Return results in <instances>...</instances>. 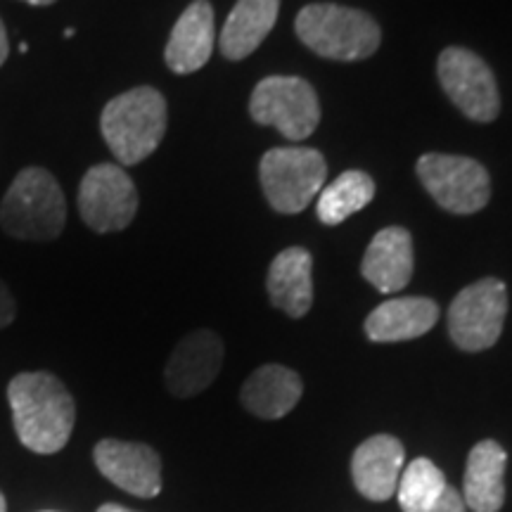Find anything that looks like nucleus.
<instances>
[{"instance_id": "obj_16", "label": "nucleus", "mask_w": 512, "mask_h": 512, "mask_svg": "<svg viewBox=\"0 0 512 512\" xmlns=\"http://www.w3.org/2000/svg\"><path fill=\"white\" fill-rule=\"evenodd\" d=\"M439 320L437 302L427 297L389 299L377 306L366 318V335L370 342H408L430 332Z\"/></svg>"}, {"instance_id": "obj_7", "label": "nucleus", "mask_w": 512, "mask_h": 512, "mask_svg": "<svg viewBox=\"0 0 512 512\" xmlns=\"http://www.w3.org/2000/svg\"><path fill=\"white\" fill-rule=\"evenodd\" d=\"M415 169L432 200L451 214H477L489 204V171L475 159L430 152L418 159Z\"/></svg>"}, {"instance_id": "obj_21", "label": "nucleus", "mask_w": 512, "mask_h": 512, "mask_svg": "<svg viewBox=\"0 0 512 512\" xmlns=\"http://www.w3.org/2000/svg\"><path fill=\"white\" fill-rule=\"evenodd\" d=\"M375 197V181L366 171H344L330 185L320 190L316 202V214L325 226H339L349 216L366 209Z\"/></svg>"}, {"instance_id": "obj_30", "label": "nucleus", "mask_w": 512, "mask_h": 512, "mask_svg": "<svg viewBox=\"0 0 512 512\" xmlns=\"http://www.w3.org/2000/svg\"><path fill=\"white\" fill-rule=\"evenodd\" d=\"M74 36V29L69 27V29H64V38H72Z\"/></svg>"}, {"instance_id": "obj_27", "label": "nucleus", "mask_w": 512, "mask_h": 512, "mask_svg": "<svg viewBox=\"0 0 512 512\" xmlns=\"http://www.w3.org/2000/svg\"><path fill=\"white\" fill-rule=\"evenodd\" d=\"M24 3L36 5V8H43V5H53V3H57V0H24Z\"/></svg>"}, {"instance_id": "obj_17", "label": "nucleus", "mask_w": 512, "mask_h": 512, "mask_svg": "<svg viewBox=\"0 0 512 512\" xmlns=\"http://www.w3.org/2000/svg\"><path fill=\"white\" fill-rule=\"evenodd\" d=\"M508 453L498 441H479L467 456L463 501L472 512H498L505 503Z\"/></svg>"}, {"instance_id": "obj_14", "label": "nucleus", "mask_w": 512, "mask_h": 512, "mask_svg": "<svg viewBox=\"0 0 512 512\" xmlns=\"http://www.w3.org/2000/svg\"><path fill=\"white\" fill-rule=\"evenodd\" d=\"M415 266L413 238L406 228L389 226L380 230L366 249L361 273L377 292L394 294L411 283Z\"/></svg>"}, {"instance_id": "obj_4", "label": "nucleus", "mask_w": 512, "mask_h": 512, "mask_svg": "<svg viewBox=\"0 0 512 512\" xmlns=\"http://www.w3.org/2000/svg\"><path fill=\"white\" fill-rule=\"evenodd\" d=\"M294 29L306 48L337 62L368 60L382 41L373 17L335 3L306 5L294 19Z\"/></svg>"}, {"instance_id": "obj_26", "label": "nucleus", "mask_w": 512, "mask_h": 512, "mask_svg": "<svg viewBox=\"0 0 512 512\" xmlns=\"http://www.w3.org/2000/svg\"><path fill=\"white\" fill-rule=\"evenodd\" d=\"M98 512H136V510L124 508V505H119V503H105V505H100Z\"/></svg>"}, {"instance_id": "obj_23", "label": "nucleus", "mask_w": 512, "mask_h": 512, "mask_svg": "<svg viewBox=\"0 0 512 512\" xmlns=\"http://www.w3.org/2000/svg\"><path fill=\"white\" fill-rule=\"evenodd\" d=\"M427 512H467V505H465L463 496H460L458 489H453V486H446V491L441 494L439 501L434 503Z\"/></svg>"}, {"instance_id": "obj_20", "label": "nucleus", "mask_w": 512, "mask_h": 512, "mask_svg": "<svg viewBox=\"0 0 512 512\" xmlns=\"http://www.w3.org/2000/svg\"><path fill=\"white\" fill-rule=\"evenodd\" d=\"M278 12L280 0H238L221 29V55L233 62L252 55L273 31Z\"/></svg>"}, {"instance_id": "obj_8", "label": "nucleus", "mask_w": 512, "mask_h": 512, "mask_svg": "<svg viewBox=\"0 0 512 512\" xmlns=\"http://www.w3.org/2000/svg\"><path fill=\"white\" fill-rule=\"evenodd\" d=\"M508 313V290L498 278H484L467 285L448 309V332L463 351L494 347Z\"/></svg>"}, {"instance_id": "obj_10", "label": "nucleus", "mask_w": 512, "mask_h": 512, "mask_svg": "<svg viewBox=\"0 0 512 512\" xmlns=\"http://www.w3.org/2000/svg\"><path fill=\"white\" fill-rule=\"evenodd\" d=\"M437 74L448 98L467 119L489 124L501 112V95L494 72L482 57L467 48L441 50Z\"/></svg>"}, {"instance_id": "obj_25", "label": "nucleus", "mask_w": 512, "mask_h": 512, "mask_svg": "<svg viewBox=\"0 0 512 512\" xmlns=\"http://www.w3.org/2000/svg\"><path fill=\"white\" fill-rule=\"evenodd\" d=\"M8 55H10V41H8V31H5V24H3V19H0V67H3L5 62H8Z\"/></svg>"}, {"instance_id": "obj_2", "label": "nucleus", "mask_w": 512, "mask_h": 512, "mask_svg": "<svg viewBox=\"0 0 512 512\" xmlns=\"http://www.w3.org/2000/svg\"><path fill=\"white\" fill-rule=\"evenodd\" d=\"M166 124V98L152 86H138L117 95L100 114V133L119 166L145 162L164 140Z\"/></svg>"}, {"instance_id": "obj_18", "label": "nucleus", "mask_w": 512, "mask_h": 512, "mask_svg": "<svg viewBox=\"0 0 512 512\" xmlns=\"http://www.w3.org/2000/svg\"><path fill=\"white\" fill-rule=\"evenodd\" d=\"M313 259L304 247H287L268 268V297L275 309L290 318H302L313 306Z\"/></svg>"}, {"instance_id": "obj_28", "label": "nucleus", "mask_w": 512, "mask_h": 512, "mask_svg": "<svg viewBox=\"0 0 512 512\" xmlns=\"http://www.w3.org/2000/svg\"><path fill=\"white\" fill-rule=\"evenodd\" d=\"M0 512H8V503H5L3 491H0Z\"/></svg>"}, {"instance_id": "obj_24", "label": "nucleus", "mask_w": 512, "mask_h": 512, "mask_svg": "<svg viewBox=\"0 0 512 512\" xmlns=\"http://www.w3.org/2000/svg\"><path fill=\"white\" fill-rule=\"evenodd\" d=\"M17 316V302L12 297V292L8 290V285L0 280V330L12 325V320Z\"/></svg>"}, {"instance_id": "obj_19", "label": "nucleus", "mask_w": 512, "mask_h": 512, "mask_svg": "<svg viewBox=\"0 0 512 512\" xmlns=\"http://www.w3.org/2000/svg\"><path fill=\"white\" fill-rule=\"evenodd\" d=\"M304 384L294 370L285 366H261L242 384V406L256 418L278 420L297 406Z\"/></svg>"}, {"instance_id": "obj_9", "label": "nucleus", "mask_w": 512, "mask_h": 512, "mask_svg": "<svg viewBox=\"0 0 512 512\" xmlns=\"http://www.w3.org/2000/svg\"><path fill=\"white\" fill-rule=\"evenodd\" d=\"M79 214L95 233H119L138 214V190L124 166L95 164L79 185Z\"/></svg>"}, {"instance_id": "obj_15", "label": "nucleus", "mask_w": 512, "mask_h": 512, "mask_svg": "<svg viewBox=\"0 0 512 512\" xmlns=\"http://www.w3.org/2000/svg\"><path fill=\"white\" fill-rule=\"evenodd\" d=\"M214 53V8L209 0H195L171 29L164 60L174 74H195Z\"/></svg>"}, {"instance_id": "obj_5", "label": "nucleus", "mask_w": 512, "mask_h": 512, "mask_svg": "<svg viewBox=\"0 0 512 512\" xmlns=\"http://www.w3.org/2000/svg\"><path fill=\"white\" fill-rule=\"evenodd\" d=\"M261 188L280 214H299L328 181V162L311 147H275L261 157Z\"/></svg>"}, {"instance_id": "obj_3", "label": "nucleus", "mask_w": 512, "mask_h": 512, "mask_svg": "<svg viewBox=\"0 0 512 512\" xmlns=\"http://www.w3.org/2000/svg\"><path fill=\"white\" fill-rule=\"evenodd\" d=\"M67 223V200L57 178L43 166H27L15 176L0 202V228L15 240L50 242Z\"/></svg>"}, {"instance_id": "obj_13", "label": "nucleus", "mask_w": 512, "mask_h": 512, "mask_svg": "<svg viewBox=\"0 0 512 512\" xmlns=\"http://www.w3.org/2000/svg\"><path fill=\"white\" fill-rule=\"evenodd\" d=\"M403 444L392 434H375L356 448L351 458V477L358 494L368 501H387L396 494L403 472Z\"/></svg>"}, {"instance_id": "obj_11", "label": "nucleus", "mask_w": 512, "mask_h": 512, "mask_svg": "<svg viewBox=\"0 0 512 512\" xmlns=\"http://www.w3.org/2000/svg\"><path fill=\"white\" fill-rule=\"evenodd\" d=\"M95 467L102 477L126 494L138 498H155L162 491V460L159 453L147 444L119 439H102L93 448Z\"/></svg>"}, {"instance_id": "obj_1", "label": "nucleus", "mask_w": 512, "mask_h": 512, "mask_svg": "<svg viewBox=\"0 0 512 512\" xmlns=\"http://www.w3.org/2000/svg\"><path fill=\"white\" fill-rule=\"evenodd\" d=\"M12 425L19 444L38 456L67 446L76 425V403L60 377L46 370L19 373L8 384Z\"/></svg>"}, {"instance_id": "obj_12", "label": "nucleus", "mask_w": 512, "mask_h": 512, "mask_svg": "<svg viewBox=\"0 0 512 512\" xmlns=\"http://www.w3.org/2000/svg\"><path fill=\"white\" fill-rule=\"evenodd\" d=\"M223 366V342L216 332L197 330L185 335L171 351L164 370L166 389L178 399L204 392Z\"/></svg>"}, {"instance_id": "obj_22", "label": "nucleus", "mask_w": 512, "mask_h": 512, "mask_svg": "<svg viewBox=\"0 0 512 512\" xmlns=\"http://www.w3.org/2000/svg\"><path fill=\"white\" fill-rule=\"evenodd\" d=\"M446 477L432 460L415 458L401 472L396 498L403 512H427L446 491Z\"/></svg>"}, {"instance_id": "obj_29", "label": "nucleus", "mask_w": 512, "mask_h": 512, "mask_svg": "<svg viewBox=\"0 0 512 512\" xmlns=\"http://www.w3.org/2000/svg\"><path fill=\"white\" fill-rule=\"evenodd\" d=\"M19 53L27 55L29 53V43H22V46H19Z\"/></svg>"}, {"instance_id": "obj_6", "label": "nucleus", "mask_w": 512, "mask_h": 512, "mask_svg": "<svg viewBox=\"0 0 512 512\" xmlns=\"http://www.w3.org/2000/svg\"><path fill=\"white\" fill-rule=\"evenodd\" d=\"M249 114L256 124L275 126L287 140L302 143L320 124V102L311 83L299 76H266L256 83Z\"/></svg>"}]
</instances>
